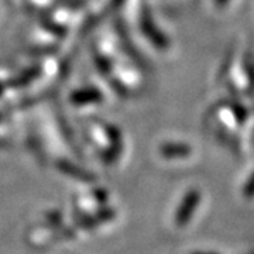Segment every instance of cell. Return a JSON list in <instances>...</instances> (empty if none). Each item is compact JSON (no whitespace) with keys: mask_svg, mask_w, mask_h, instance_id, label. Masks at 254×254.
Instances as JSON below:
<instances>
[{"mask_svg":"<svg viewBox=\"0 0 254 254\" xmlns=\"http://www.w3.org/2000/svg\"><path fill=\"white\" fill-rule=\"evenodd\" d=\"M218 1H225V0H218Z\"/></svg>","mask_w":254,"mask_h":254,"instance_id":"2","label":"cell"},{"mask_svg":"<svg viewBox=\"0 0 254 254\" xmlns=\"http://www.w3.org/2000/svg\"><path fill=\"white\" fill-rule=\"evenodd\" d=\"M198 200H199V196H198L196 192H192V193H190L187 196V199L184 202L182 208L178 212V223H185L188 220V218L190 216V212H193V209L196 206Z\"/></svg>","mask_w":254,"mask_h":254,"instance_id":"1","label":"cell"}]
</instances>
